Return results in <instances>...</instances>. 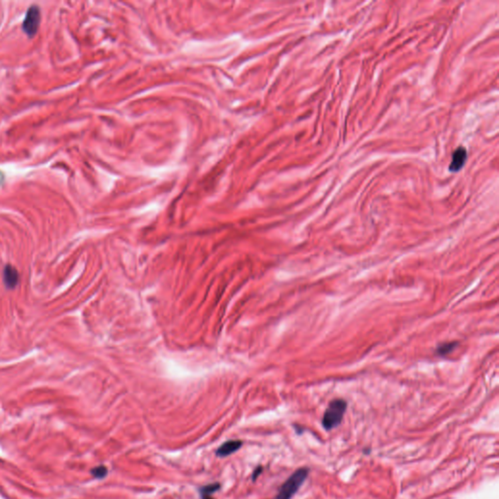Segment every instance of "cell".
Listing matches in <instances>:
<instances>
[{
	"mask_svg": "<svg viewBox=\"0 0 499 499\" xmlns=\"http://www.w3.org/2000/svg\"><path fill=\"white\" fill-rule=\"evenodd\" d=\"M309 474V469L302 467L294 472L282 485L275 499H292L303 485Z\"/></svg>",
	"mask_w": 499,
	"mask_h": 499,
	"instance_id": "6da1fadb",
	"label": "cell"
},
{
	"mask_svg": "<svg viewBox=\"0 0 499 499\" xmlns=\"http://www.w3.org/2000/svg\"><path fill=\"white\" fill-rule=\"evenodd\" d=\"M346 409L347 403L345 400L343 399L333 400L329 404L327 410L325 411V414L322 419L323 427L328 431L338 427L342 422Z\"/></svg>",
	"mask_w": 499,
	"mask_h": 499,
	"instance_id": "7a4b0ae2",
	"label": "cell"
},
{
	"mask_svg": "<svg viewBox=\"0 0 499 499\" xmlns=\"http://www.w3.org/2000/svg\"><path fill=\"white\" fill-rule=\"evenodd\" d=\"M40 23V10L37 6H31L25 18V21L23 23V28L25 32L32 36L37 32L38 26Z\"/></svg>",
	"mask_w": 499,
	"mask_h": 499,
	"instance_id": "3957f363",
	"label": "cell"
},
{
	"mask_svg": "<svg viewBox=\"0 0 499 499\" xmlns=\"http://www.w3.org/2000/svg\"><path fill=\"white\" fill-rule=\"evenodd\" d=\"M466 161H467V150L465 148L459 147L452 153L451 161L449 169L451 173H457L464 167Z\"/></svg>",
	"mask_w": 499,
	"mask_h": 499,
	"instance_id": "277c9868",
	"label": "cell"
},
{
	"mask_svg": "<svg viewBox=\"0 0 499 499\" xmlns=\"http://www.w3.org/2000/svg\"><path fill=\"white\" fill-rule=\"evenodd\" d=\"M242 447V441L240 440H230L224 443L216 451L217 456L219 457H226L235 451H237Z\"/></svg>",
	"mask_w": 499,
	"mask_h": 499,
	"instance_id": "5b68a950",
	"label": "cell"
},
{
	"mask_svg": "<svg viewBox=\"0 0 499 499\" xmlns=\"http://www.w3.org/2000/svg\"><path fill=\"white\" fill-rule=\"evenodd\" d=\"M3 279H4L5 285L8 289H14L18 285V282H19L18 270L11 264H7L4 268Z\"/></svg>",
	"mask_w": 499,
	"mask_h": 499,
	"instance_id": "8992f818",
	"label": "cell"
},
{
	"mask_svg": "<svg viewBox=\"0 0 499 499\" xmlns=\"http://www.w3.org/2000/svg\"><path fill=\"white\" fill-rule=\"evenodd\" d=\"M457 345H458L457 341L444 342V343L438 345V347L436 349V354H438V356H447L448 354L452 352L456 348Z\"/></svg>",
	"mask_w": 499,
	"mask_h": 499,
	"instance_id": "52a82bcc",
	"label": "cell"
},
{
	"mask_svg": "<svg viewBox=\"0 0 499 499\" xmlns=\"http://www.w3.org/2000/svg\"><path fill=\"white\" fill-rule=\"evenodd\" d=\"M107 468L105 466H98L91 470V474L96 479H103L107 475Z\"/></svg>",
	"mask_w": 499,
	"mask_h": 499,
	"instance_id": "ba28073f",
	"label": "cell"
},
{
	"mask_svg": "<svg viewBox=\"0 0 499 499\" xmlns=\"http://www.w3.org/2000/svg\"><path fill=\"white\" fill-rule=\"evenodd\" d=\"M220 489H221V485L219 483L208 485V486H205V487L200 489V495L211 496V495L215 494L217 491H219Z\"/></svg>",
	"mask_w": 499,
	"mask_h": 499,
	"instance_id": "9c48e42d",
	"label": "cell"
},
{
	"mask_svg": "<svg viewBox=\"0 0 499 499\" xmlns=\"http://www.w3.org/2000/svg\"><path fill=\"white\" fill-rule=\"evenodd\" d=\"M261 471H262L261 467H257V468L254 470L253 474H252V480H255V479L259 476V474L261 473Z\"/></svg>",
	"mask_w": 499,
	"mask_h": 499,
	"instance_id": "30bf717a",
	"label": "cell"
},
{
	"mask_svg": "<svg viewBox=\"0 0 499 499\" xmlns=\"http://www.w3.org/2000/svg\"><path fill=\"white\" fill-rule=\"evenodd\" d=\"M201 499H213L211 498V496H207V495H201Z\"/></svg>",
	"mask_w": 499,
	"mask_h": 499,
	"instance_id": "8fae6325",
	"label": "cell"
}]
</instances>
